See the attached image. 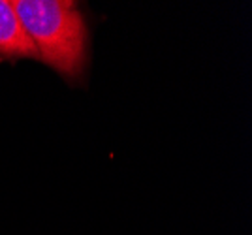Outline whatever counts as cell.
Segmentation results:
<instances>
[{
	"label": "cell",
	"mask_w": 252,
	"mask_h": 235,
	"mask_svg": "<svg viewBox=\"0 0 252 235\" xmlns=\"http://www.w3.org/2000/svg\"><path fill=\"white\" fill-rule=\"evenodd\" d=\"M13 8L38 57L64 75L75 77L87 64V27L72 2L15 0Z\"/></svg>",
	"instance_id": "obj_1"
},
{
	"label": "cell",
	"mask_w": 252,
	"mask_h": 235,
	"mask_svg": "<svg viewBox=\"0 0 252 235\" xmlns=\"http://www.w3.org/2000/svg\"><path fill=\"white\" fill-rule=\"evenodd\" d=\"M0 55L38 59V51L23 27L13 2L8 0H0Z\"/></svg>",
	"instance_id": "obj_2"
}]
</instances>
